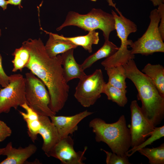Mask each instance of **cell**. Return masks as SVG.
I'll list each match as a JSON object with an SVG mask.
<instances>
[{
	"label": "cell",
	"mask_w": 164,
	"mask_h": 164,
	"mask_svg": "<svg viewBox=\"0 0 164 164\" xmlns=\"http://www.w3.org/2000/svg\"><path fill=\"white\" fill-rule=\"evenodd\" d=\"M22 44L30 54L25 67L44 83L50 96L49 107L56 114L64 107L68 98L70 89L64 78L61 55L50 57L40 38L29 39Z\"/></svg>",
	"instance_id": "1"
},
{
	"label": "cell",
	"mask_w": 164,
	"mask_h": 164,
	"mask_svg": "<svg viewBox=\"0 0 164 164\" xmlns=\"http://www.w3.org/2000/svg\"><path fill=\"white\" fill-rule=\"evenodd\" d=\"M123 66L126 78L132 81L137 90V98L141 101L143 113L156 126L164 117V97L150 79L138 69L133 59H130Z\"/></svg>",
	"instance_id": "2"
},
{
	"label": "cell",
	"mask_w": 164,
	"mask_h": 164,
	"mask_svg": "<svg viewBox=\"0 0 164 164\" xmlns=\"http://www.w3.org/2000/svg\"><path fill=\"white\" fill-rule=\"evenodd\" d=\"M89 126L95 134L96 142L105 143L117 155H126L131 147V137L124 115L112 123H107L100 118H94L89 122Z\"/></svg>",
	"instance_id": "3"
},
{
	"label": "cell",
	"mask_w": 164,
	"mask_h": 164,
	"mask_svg": "<svg viewBox=\"0 0 164 164\" xmlns=\"http://www.w3.org/2000/svg\"><path fill=\"white\" fill-rule=\"evenodd\" d=\"M75 26L85 31L100 29L103 32L105 41L109 40L110 33L115 30L114 20L112 14L100 9L93 8L86 14L69 12L63 23L57 28L59 31L69 26Z\"/></svg>",
	"instance_id": "4"
},
{
	"label": "cell",
	"mask_w": 164,
	"mask_h": 164,
	"mask_svg": "<svg viewBox=\"0 0 164 164\" xmlns=\"http://www.w3.org/2000/svg\"><path fill=\"white\" fill-rule=\"evenodd\" d=\"M150 22L143 35L133 42L128 40V45L132 48V54H140L147 56L156 52H164V43L159 29L160 15L157 9L150 12Z\"/></svg>",
	"instance_id": "5"
},
{
	"label": "cell",
	"mask_w": 164,
	"mask_h": 164,
	"mask_svg": "<svg viewBox=\"0 0 164 164\" xmlns=\"http://www.w3.org/2000/svg\"><path fill=\"white\" fill-rule=\"evenodd\" d=\"M26 102L39 115L50 117L56 113L50 108V96L44 83L31 71L25 74Z\"/></svg>",
	"instance_id": "6"
},
{
	"label": "cell",
	"mask_w": 164,
	"mask_h": 164,
	"mask_svg": "<svg viewBox=\"0 0 164 164\" xmlns=\"http://www.w3.org/2000/svg\"><path fill=\"white\" fill-rule=\"evenodd\" d=\"M105 83L101 70L96 69L80 79L74 96L83 107H90L100 97Z\"/></svg>",
	"instance_id": "7"
},
{
	"label": "cell",
	"mask_w": 164,
	"mask_h": 164,
	"mask_svg": "<svg viewBox=\"0 0 164 164\" xmlns=\"http://www.w3.org/2000/svg\"><path fill=\"white\" fill-rule=\"evenodd\" d=\"M26 102L25 77L20 73L10 75L8 85L0 89V114L16 109Z\"/></svg>",
	"instance_id": "8"
},
{
	"label": "cell",
	"mask_w": 164,
	"mask_h": 164,
	"mask_svg": "<svg viewBox=\"0 0 164 164\" xmlns=\"http://www.w3.org/2000/svg\"><path fill=\"white\" fill-rule=\"evenodd\" d=\"M130 108L131 124L129 130L131 147L132 148L145 141L151 135L155 127L145 116L137 101L131 102Z\"/></svg>",
	"instance_id": "9"
},
{
	"label": "cell",
	"mask_w": 164,
	"mask_h": 164,
	"mask_svg": "<svg viewBox=\"0 0 164 164\" xmlns=\"http://www.w3.org/2000/svg\"><path fill=\"white\" fill-rule=\"evenodd\" d=\"M74 141L70 135L61 138L48 154L47 156L59 159L63 164H83L86 159L84 154L87 146L83 151L76 152L74 149Z\"/></svg>",
	"instance_id": "10"
},
{
	"label": "cell",
	"mask_w": 164,
	"mask_h": 164,
	"mask_svg": "<svg viewBox=\"0 0 164 164\" xmlns=\"http://www.w3.org/2000/svg\"><path fill=\"white\" fill-rule=\"evenodd\" d=\"M94 113L86 110L72 116H56L55 115L51 116L50 118L61 138L73 134L77 130L79 123Z\"/></svg>",
	"instance_id": "11"
},
{
	"label": "cell",
	"mask_w": 164,
	"mask_h": 164,
	"mask_svg": "<svg viewBox=\"0 0 164 164\" xmlns=\"http://www.w3.org/2000/svg\"><path fill=\"white\" fill-rule=\"evenodd\" d=\"M115 9L119 15L113 10L111 13L114 20L115 29L117 35L121 42L118 50L121 53H126L128 51L127 47L128 45V37L130 34L137 31V27L134 22L123 16L118 8Z\"/></svg>",
	"instance_id": "12"
},
{
	"label": "cell",
	"mask_w": 164,
	"mask_h": 164,
	"mask_svg": "<svg viewBox=\"0 0 164 164\" xmlns=\"http://www.w3.org/2000/svg\"><path fill=\"white\" fill-rule=\"evenodd\" d=\"M39 117L41 123L39 134L41 135L43 141L42 149L47 156L61 138L49 117L40 115Z\"/></svg>",
	"instance_id": "13"
},
{
	"label": "cell",
	"mask_w": 164,
	"mask_h": 164,
	"mask_svg": "<svg viewBox=\"0 0 164 164\" xmlns=\"http://www.w3.org/2000/svg\"><path fill=\"white\" fill-rule=\"evenodd\" d=\"M4 148L2 155L7 157L0 164H23L37 150L36 146L33 144L16 148L13 147L12 142H9Z\"/></svg>",
	"instance_id": "14"
},
{
	"label": "cell",
	"mask_w": 164,
	"mask_h": 164,
	"mask_svg": "<svg viewBox=\"0 0 164 164\" xmlns=\"http://www.w3.org/2000/svg\"><path fill=\"white\" fill-rule=\"evenodd\" d=\"M74 49L69 50L61 55L63 74L67 83L74 79H80L86 75L80 64L77 62L74 58Z\"/></svg>",
	"instance_id": "15"
},
{
	"label": "cell",
	"mask_w": 164,
	"mask_h": 164,
	"mask_svg": "<svg viewBox=\"0 0 164 164\" xmlns=\"http://www.w3.org/2000/svg\"><path fill=\"white\" fill-rule=\"evenodd\" d=\"M44 31L49 34V38L44 46L46 52L50 57H55L60 53L78 46L70 41L62 38L60 35Z\"/></svg>",
	"instance_id": "16"
},
{
	"label": "cell",
	"mask_w": 164,
	"mask_h": 164,
	"mask_svg": "<svg viewBox=\"0 0 164 164\" xmlns=\"http://www.w3.org/2000/svg\"><path fill=\"white\" fill-rule=\"evenodd\" d=\"M119 48L109 40L105 41L103 45L100 48L87 57L80 64L82 69L84 70L98 60L112 55L118 50Z\"/></svg>",
	"instance_id": "17"
},
{
	"label": "cell",
	"mask_w": 164,
	"mask_h": 164,
	"mask_svg": "<svg viewBox=\"0 0 164 164\" xmlns=\"http://www.w3.org/2000/svg\"><path fill=\"white\" fill-rule=\"evenodd\" d=\"M142 72L148 76L157 89L161 95L164 97V68L159 64L147 63Z\"/></svg>",
	"instance_id": "18"
},
{
	"label": "cell",
	"mask_w": 164,
	"mask_h": 164,
	"mask_svg": "<svg viewBox=\"0 0 164 164\" xmlns=\"http://www.w3.org/2000/svg\"><path fill=\"white\" fill-rule=\"evenodd\" d=\"M60 36L62 38L68 40L77 46H82L89 53L92 52V45L97 44L99 41V33L95 30L88 31V33L84 36L72 37H66L63 35Z\"/></svg>",
	"instance_id": "19"
},
{
	"label": "cell",
	"mask_w": 164,
	"mask_h": 164,
	"mask_svg": "<svg viewBox=\"0 0 164 164\" xmlns=\"http://www.w3.org/2000/svg\"><path fill=\"white\" fill-rule=\"evenodd\" d=\"M108 77V83L118 88L126 89L127 87L125 69L122 65L104 67Z\"/></svg>",
	"instance_id": "20"
},
{
	"label": "cell",
	"mask_w": 164,
	"mask_h": 164,
	"mask_svg": "<svg viewBox=\"0 0 164 164\" xmlns=\"http://www.w3.org/2000/svg\"><path fill=\"white\" fill-rule=\"evenodd\" d=\"M127 92L126 89L115 87L108 82L104 86L103 93L107 96L108 100L115 103L120 107H124L128 102Z\"/></svg>",
	"instance_id": "21"
},
{
	"label": "cell",
	"mask_w": 164,
	"mask_h": 164,
	"mask_svg": "<svg viewBox=\"0 0 164 164\" xmlns=\"http://www.w3.org/2000/svg\"><path fill=\"white\" fill-rule=\"evenodd\" d=\"M137 151L147 158L150 164H164V143L157 147H145L139 149Z\"/></svg>",
	"instance_id": "22"
},
{
	"label": "cell",
	"mask_w": 164,
	"mask_h": 164,
	"mask_svg": "<svg viewBox=\"0 0 164 164\" xmlns=\"http://www.w3.org/2000/svg\"><path fill=\"white\" fill-rule=\"evenodd\" d=\"M14 59L12 61L13 65L12 71H22L25 67L29 60L30 54L28 50L24 46L16 49L12 54Z\"/></svg>",
	"instance_id": "23"
},
{
	"label": "cell",
	"mask_w": 164,
	"mask_h": 164,
	"mask_svg": "<svg viewBox=\"0 0 164 164\" xmlns=\"http://www.w3.org/2000/svg\"><path fill=\"white\" fill-rule=\"evenodd\" d=\"M147 139L144 141L139 145L135 147H132L126 153V155L130 157L134 154L139 149L146 147L149 145H151L157 140L159 139L164 136V126L160 127H155L153 131Z\"/></svg>",
	"instance_id": "24"
},
{
	"label": "cell",
	"mask_w": 164,
	"mask_h": 164,
	"mask_svg": "<svg viewBox=\"0 0 164 164\" xmlns=\"http://www.w3.org/2000/svg\"><path fill=\"white\" fill-rule=\"evenodd\" d=\"M26 122L27 128V133L29 137L33 142L37 138L41 123L39 116L27 118L24 119Z\"/></svg>",
	"instance_id": "25"
},
{
	"label": "cell",
	"mask_w": 164,
	"mask_h": 164,
	"mask_svg": "<svg viewBox=\"0 0 164 164\" xmlns=\"http://www.w3.org/2000/svg\"><path fill=\"white\" fill-rule=\"evenodd\" d=\"M101 150L104 152L106 154V162L107 164H131L126 155L122 156L103 149H101Z\"/></svg>",
	"instance_id": "26"
},
{
	"label": "cell",
	"mask_w": 164,
	"mask_h": 164,
	"mask_svg": "<svg viewBox=\"0 0 164 164\" xmlns=\"http://www.w3.org/2000/svg\"><path fill=\"white\" fill-rule=\"evenodd\" d=\"M12 134L10 128L5 122L0 120V142L10 136Z\"/></svg>",
	"instance_id": "27"
},
{
	"label": "cell",
	"mask_w": 164,
	"mask_h": 164,
	"mask_svg": "<svg viewBox=\"0 0 164 164\" xmlns=\"http://www.w3.org/2000/svg\"><path fill=\"white\" fill-rule=\"evenodd\" d=\"M160 13V18L159 29L161 37L164 40V4L162 3L158 6L157 9Z\"/></svg>",
	"instance_id": "28"
},
{
	"label": "cell",
	"mask_w": 164,
	"mask_h": 164,
	"mask_svg": "<svg viewBox=\"0 0 164 164\" xmlns=\"http://www.w3.org/2000/svg\"><path fill=\"white\" fill-rule=\"evenodd\" d=\"M2 58L0 54V85L4 87L7 86L9 83V76L5 73L2 66Z\"/></svg>",
	"instance_id": "29"
},
{
	"label": "cell",
	"mask_w": 164,
	"mask_h": 164,
	"mask_svg": "<svg viewBox=\"0 0 164 164\" xmlns=\"http://www.w3.org/2000/svg\"><path fill=\"white\" fill-rule=\"evenodd\" d=\"M22 0H8L7 1L8 4H11L18 6L19 8H22L21 5Z\"/></svg>",
	"instance_id": "30"
},
{
	"label": "cell",
	"mask_w": 164,
	"mask_h": 164,
	"mask_svg": "<svg viewBox=\"0 0 164 164\" xmlns=\"http://www.w3.org/2000/svg\"><path fill=\"white\" fill-rule=\"evenodd\" d=\"M8 4L7 1L5 0H0V7H2L4 10L6 9Z\"/></svg>",
	"instance_id": "31"
},
{
	"label": "cell",
	"mask_w": 164,
	"mask_h": 164,
	"mask_svg": "<svg viewBox=\"0 0 164 164\" xmlns=\"http://www.w3.org/2000/svg\"><path fill=\"white\" fill-rule=\"evenodd\" d=\"M154 6H158L162 3H164V0H149Z\"/></svg>",
	"instance_id": "32"
},
{
	"label": "cell",
	"mask_w": 164,
	"mask_h": 164,
	"mask_svg": "<svg viewBox=\"0 0 164 164\" xmlns=\"http://www.w3.org/2000/svg\"><path fill=\"white\" fill-rule=\"evenodd\" d=\"M4 149H5V148H0V156L1 155H2V154L4 152Z\"/></svg>",
	"instance_id": "33"
},
{
	"label": "cell",
	"mask_w": 164,
	"mask_h": 164,
	"mask_svg": "<svg viewBox=\"0 0 164 164\" xmlns=\"http://www.w3.org/2000/svg\"><path fill=\"white\" fill-rule=\"evenodd\" d=\"M1 35H2L1 30V29H0V36H1Z\"/></svg>",
	"instance_id": "34"
},
{
	"label": "cell",
	"mask_w": 164,
	"mask_h": 164,
	"mask_svg": "<svg viewBox=\"0 0 164 164\" xmlns=\"http://www.w3.org/2000/svg\"><path fill=\"white\" fill-rule=\"evenodd\" d=\"M1 85H0V87H1Z\"/></svg>",
	"instance_id": "35"
},
{
	"label": "cell",
	"mask_w": 164,
	"mask_h": 164,
	"mask_svg": "<svg viewBox=\"0 0 164 164\" xmlns=\"http://www.w3.org/2000/svg\"></svg>",
	"instance_id": "36"
}]
</instances>
